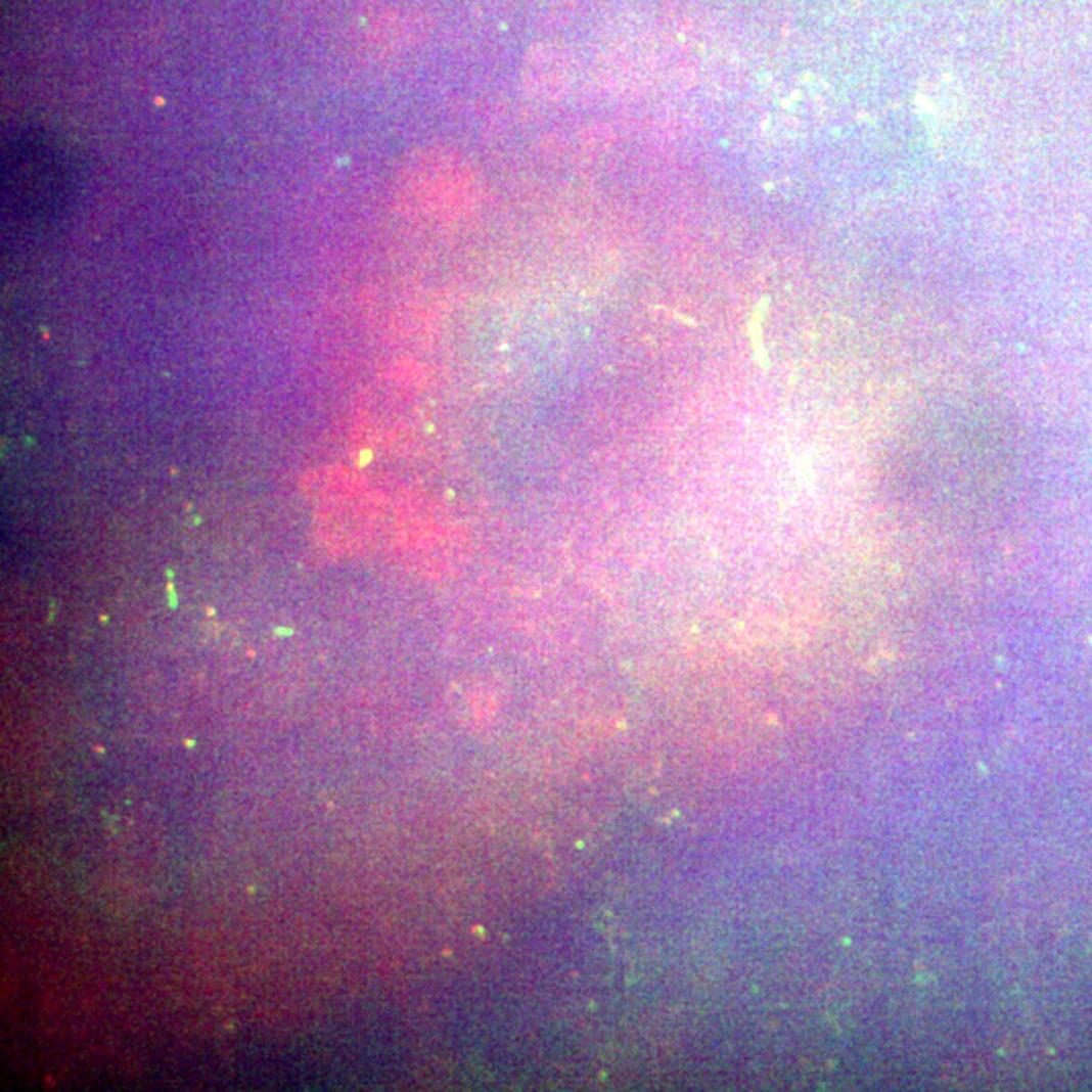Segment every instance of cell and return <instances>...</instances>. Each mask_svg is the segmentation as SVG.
I'll return each instance as SVG.
<instances>
[{
  "instance_id": "1",
  "label": "cell",
  "mask_w": 1092,
  "mask_h": 1092,
  "mask_svg": "<svg viewBox=\"0 0 1092 1092\" xmlns=\"http://www.w3.org/2000/svg\"><path fill=\"white\" fill-rule=\"evenodd\" d=\"M78 175L74 156L51 136L22 130L2 156V207L10 231L45 235L72 211Z\"/></svg>"
}]
</instances>
